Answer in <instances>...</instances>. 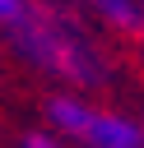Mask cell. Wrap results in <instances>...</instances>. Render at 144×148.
I'll return each instance as SVG.
<instances>
[{
  "label": "cell",
  "instance_id": "6da1fadb",
  "mask_svg": "<svg viewBox=\"0 0 144 148\" xmlns=\"http://www.w3.org/2000/svg\"><path fill=\"white\" fill-rule=\"evenodd\" d=\"M5 46L23 69L56 88H84V92H107L121 74L111 37L84 14V5H60V0H23Z\"/></svg>",
  "mask_w": 144,
  "mask_h": 148
},
{
  "label": "cell",
  "instance_id": "7a4b0ae2",
  "mask_svg": "<svg viewBox=\"0 0 144 148\" xmlns=\"http://www.w3.org/2000/svg\"><path fill=\"white\" fill-rule=\"evenodd\" d=\"M84 14L111 37L144 51V0H79Z\"/></svg>",
  "mask_w": 144,
  "mask_h": 148
},
{
  "label": "cell",
  "instance_id": "3957f363",
  "mask_svg": "<svg viewBox=\"0 0 144 148\" xmlns=\"http://www.w3.org/2000/svg\"><path fill=\"white\" fill-rule=\"evenodd\" d=\"M121 143H144V139H139V116L98 102V111H93L88 134H84L79 148H121Z\"/></svg>",
  "mask_w": 144,
  "mask_h": 148
},
{
  "label": "cell",
  "instance_id": "277c9868",
  "mask_svg": "<svg viewBox=\"0 0 144 148\" xmlns=\"http://www.w3.org/2000/svg\"><path fill=\"white\" fill-rule=\"evenodd\" d=\"M19 148H74V143H65V139L51 134V130H33V134L19 139Z\"/></svg>",
  "mask_w": 144,
  "mask_h": 148
},
{
  "label": "cell",
  "instance_id": "5b68a950",
  "mask_svg": "<svg viewBox=\"0 0 144 148\" xmlns=\"http://www.w3.org/2000/svg\"><path fill=\"white\" fill-rule=\"evenodd\" d=\"M19 5H23V0H0V46H5V32H9V23H14Z\"/></svg>",
  "mask_w": 144,
  "mask_h": 148
},
{
  "label": "cell",
  "instance_id": "8992f818",
  "mask_svg": "<svg viewBox=\"0 0 144 148\" xmlns=\"http://www.w3.org/2000/svg\"><path fill=\"white\" fill-rule=\"evenodd\" d=\"M139 139H144V116H139Z\"/></svg>",
  "mask_w": 144,
  "mask_h": 148
},
{
  "label": "cell",
  "instance_id": "52a82bcc",
  "mask_svg": "<svg viewBox=\"0 0 144 148\" xmlns=\"http://www.w3.org/2000/svg\"><path fill=\"white\" fill-rule=\"evenodd\" d=\"M121 148H144V143H121Z\"/></svg>",
  "mask_w": 144,
  "mask_h": 148
}]
</instances>
